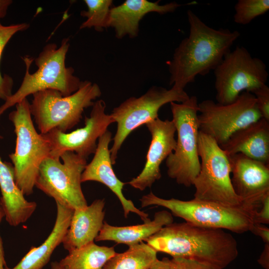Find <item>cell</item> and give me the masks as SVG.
<instances>
[{"instance_id": "6da1fadb", "label": "cell", "mask_w": 269, "mask_h": 269, "mask_svg": "<svg viewBox=\"0 0 269 269\" xmlns=\"http://www.w3.org/2000/svg\"><path fill=\"white\" fill-rule=\"evenodd\" d=\"M187 15L189 35L182 40L172 59L167 62L169 84L181 90L194 82L196 76L214 70L240 36L237 30L209 26L190 9Z\"/></svg>"}, {"instance_id": "7a4b0ae2", "label": "cell", "mask_w": 269, "mask_h": 269, "mask_svg": "<svg viewBox=\"0 0 269 269\" xmlns=\"http://www.w3.org/2000/svg\"><path fill=\"white\" fill-rule=\"evenodd\" d=\"M144 242L156 252L224 269L238 256L235 238L227 231L187 222L165 226Z\"/></svg>"}, {"instance_id": "3957f363", "label": "cell", "mask_w": 269, "mask_h": 269, "mask_svg": "<svg viewBox=\"0 0 269 269\" xmlns=\"http://www.w3.org/2000/svg\"><path fill=\"white\" fill-rule=\"evenodd\" d=\"M69 46V38H65L58 47L53 43L46 45L35 59L23 57L26 68L22 81L17 90L0 106V117L9 108L38 92L52 89L67 96L79 89L82 81L74 75V69L65 64Z\"/></svg>"}, {"instance_id": "277c9868", "label": "cell", "mask_w": 269, "mask_h": 269, "mask_svg": "<svg viewBox=\"0 0 269 269\" xmlns=\"http://www.w3.org/2000/svg\"><path fill=\"white\" fill-rule=\"evenodd\" d=\"M101 94L99 86L88 80L82 81L79 89L67 96L57 90H44L32 95L30 111L40 134L54 129L66 133L80 123L85 109L92 107Z\"/></svg>"}, {"instance_id": "5b68a950", "label": "cell", "mask_w": 269, "mask_h": 269, "mask_svg": "<svg viewBox=\"0 0 269 269\" xmlns=\"http://www.w3.org/2000/svg\"><path fill=\"white\" fill-rule=\"evenodd\" d=\"M15 106V110L9 113L8 118L14 126L16 145L9 157L17 186L24 195L28 196L33 192L41 164L50 156V144L44 134L35 129L27 98Z\"/></svg>"}, {"instance_id": "8992f818", "label": "cell", "mask_w": 269, "mask_h": 269, "mask_svg": "<svg viewBox=\"0 0 269 269\" xmlns=\"http://www.w3.org/2000/svg\"><path fill=\"white\" fill-rule=\"evenodd\" d=\"M142 207L156 205L166 208L186 222L206 228L242 234L254 224V214L242 206L233 207L193 198L185 201L159 197L151 191L140 199Z\"/></svg>"}, {"instance_id": "52a82bcc", "label": "cell", "mask_w": 269, "mask_h": 269, "mask_svg": "<svg viewBox=\"0 0 269 269\" xmlns=\"http://www.w3.org/2000/svg\"><path fill=\"white\" fill-rule=\"evenodd\" d=\"M170 104L177 137L174 151L165 159L167 173L178 184L189 187L193 186L200 168L197 98L192 96L182 103Z\"/></svg>"}, {"instance_id": "ba28073f", "label": "cell", "mask_w": 269, "mask_h": 269, "mask_svg": "<svg viewBox=\"0 0 269 269\" xmlns=\"http://www.w3.org/2000/svg\"><path fill=\"white\" fill-rule=\"evenodd\" d=\"M198 150L200 168L193 184L194 198L229 206L243 207L232 186L228 156L212 138L201 132Z\"/></svg>"}, {"instance_id": "9c48e42d", "label": "cell", "mask_w": 269, "mask_h": 269, "mask_svg": "<svg viewBox=\"0 0 269 269\" xmlns=\"http://www.w3.org/2000/svg\"><path fill=\"white\" fill-rule=\"evenodd\" d=\"M189 97L184 90L173 86L167 89L153 86L141 96L131 97L115 107L111 114L117 124L113 144L110 149L112 164L116 163L119 151L133 131L158 118V112L165 104L182 103Z\"/></svg>"}, {"instance_id": "30bf717a", "label": "cell", "mask_w": 269, "mask_h": 269, "mask_svg": "<svg viewBox=\"0 0 269 269\" xmlns=\"http://www.w3.org/2000/svg\"><path fill=\"white\" fill-rule=\"evenodd\" d=\"M60 159L50 156L41 164L35 186L53 198L56 203L73 210L88 206L81 188L82 174L87 159L72 151H66Z\"/></svg>"}, {"instance_id": "8fae6325", "label": "cell", "mask_w": 269, "mask_h": 269, "mask_svg": "<svg viewBox=\"0 0 269 269\" xmlns=\"http://www.w3.org/2000/svg\"><path fill=\"white\" fill-rule=\"evenodd\" d=\"M213 71L216 99L221 104L231 103L242 92L252 93L266 84L269 76L265 63L243 46L229 51Z\"/></svg>"}, {"instance_id": "7c38bea8", "label": "cell", "mask_w": 269, "mask_h": 269, "mask_svg": "<svg viewBox=\"0 0 269 269\" xmlns=\"http://www.w3.org/2000/svg\"><path fill=\"white\" fill-rule=\"evenodd\" d=\"M200 132L212 138L219 145L234 133L262 117L251 93L242 92L233 102L221 104L211 100L198 103Z\"/></svg>"}, {"instance_id": "4fadbf2b", "label": "cell", "mask_w": 269, "mask_h": 269, "mask_svg": "<svg viewBox=\"0 0 269 269\" xmlns=\"http://www.w3.org/2000/svg\"><path fill=\"white\" fill-rule=\"evenodd\" d=\"M89 117H85V126L70 133L54 129L43 134L50 144V157L60 159L66 151H72L87 159L94 154L99 138L115 121L111 114L105 113L106 105L103 100L94 102Z\"/></svg>"}, {"instance_id": "5bb4252c", "label": "cell", "mask_w": 269, "mask_h": 269, "mask_svg": "<svg viewBox=\"0 0 269 269\" xmlns=\"http://www.w3.org/2000/svg\"><path fill=\"white\" fill-rule=\"evenodd\" d=\"M231 182L242 206L254 214L269 193V165L242 153L228 156Z\"/></svg>"}, {"instance_id": "9a60e30c", "label": "cell", "mask_w": 269, "mask_h": 269, "mask_svg": "<svg viewBox=\"0 0 269 269\" xmlns=\"http://www.w3.org/2000/svg\"><path fill=\"white\" fill-rule=\"evenodd\" d=\"M145 125L151 136L145 163L141 172L127 183L140 191L151 187L161 178L160 165L174 151L176 144V129L172 120L158 118Z\"/></svg>"}, {"instance_id": "2e32d148", "label": "cell", "mask_w": 269, "mask_h": 269, "mask_svg": "<svg viewBox=\"0 0 269 269\" xmlns=\"http://www.w3.org/2000/svg\"><path fill=\"white\" fill-rule=\"evenodd\" d=\"M112 136V133L107 130L99 138L94 156L91 162L87 164L82 174L81 182L94 181L104 184L119 199L126 218L130 212H133L139 216L144 222H147L150 220L148 214L137 208L133 201L127 199L123 194V188L126 183L118 179L112 167L109 148L113 139Z\"/></svg>"}, {"instance_id": "e0dca14e", "label": "cell", "mask_w": 269, "mask_h": 269, "mask_svg": "<svg viewBox=\"0 0 269 269\" xmlns=\"http://www.w3.org/2000/svg\"><path fill=\"white\" fill-rule=\"evenodd\" d=\"M147 0H126L121 4L112 7L108 20V27L114 29L118 39L126 35L136 37L139 32V22L147 13L152 12L164 14L174 12L181 5L173 1L160 4Z\"/></svg>"}, {"instance_id": "ac0fdd59", "label": "cell", "mask_w": 269, "mask_h": 269, "mask_svg": "<svg viewBox=\"0 0 269 269\" xmlns=\"http://www.w3.org/2000/svg\"><path fill=\"white\" fill-rule=\"evenodd\" d=\"M220 146L228 156L242 153L269 165V122L262 118L234 133Z\"/></svg>"}, {"instance_id": "d6986e66", "label": "cell", "mask_w": 269, "mask_h": 269, "mask_svg": "<svg viewBox=\"0 0 269 269\" xmlns=\"http://www.w3.org/2000/svg\"><path fill=\"white\" fill-rule=\"evenodd\" d=\"M105 202L96 199L89 206L74 210L62 244L69 252L93 243L104 224Z\"/></svg>"}, {"instance_id": "ffe728a7", "label": "cell", "mask_w": 269, "mask_h": 269, "mask_svg": "<svg viewBox=\"0 0 269 269\" xmlns=\"http://www.w3.org/2000/svg\"><path fill=\"white\" fill-rule=\"evenodd\" d=\"M0 206L7 222L11 226L16 227L26 222L34 212L37 204L25 198L16 184L12 163L3 161L0 158Z\"/></svg>"}, {"instance_id": "44dd1931", "label": "cell", "mask_w": 269, "mask_h": 269, "mask_svg": "<svg viewBox=\"0 0 269 269\" xmlns=\"http://www.w3.org/2000/svg\"><path fill=\"white\" fill-rule=\"evenodd\" d=\"M57 215L52 230L45 241L37 247H32L14 267L4 269H42L49 262L54 250L61 243L69 227L74 210L56 203Z\"/></svg>"}, {"instance_id": "7402d4cb", "label": "cell", "mask_w": 269, "mask_h": 269, "mask_svg": "<svg viewBox=\"0 0 269 269\" xmlns=\"http://www.w3.org/2000/svg\"><path fill=\"white\" fill-rule=\"evenodd\" d=\"M173 221L172 214L163 210L156 212L152 220L136 225L118 227L104 222L95 241H112L130 247L144 241Z\"/></svg>"}, {"instance_id": "603a6c76", "label": "cell", "mask_w": 269, "mask_h": 269, "mask_svg": "<svg viewBox=\"0 0 269 269\" xmlns=\"http://www.w3.org/2000/svg\"><path fill=\"white\" fill-rule=\"evenodd\" d=\"M116 253L113 247L100 246L93 242L69 252L59 263L63 269H103Z\"/></svg>"}, {"instance_id": "cb8c5ba5", "label": "cell", "mask_w": 269, "mask_h": 269, "mask_svg": "<svg viewBox=\"0 0 269 269\" xmlns=\"http://www.w3.org/2000/svg\"><path fill=\"white\" fill-rule=\"evenodd\" d=\"M157 260V252L142 242L130 246L124 253H116L103 269H147Z\"/></svg>"}, {"instance_id": "d4e9b609", "label": "cell", "mask_w": 269, "mask_h": 269, "mask_svg": "<svg viewBox=\"0 0 269 269\" xmlns=\"http://www.w3.org/2000/svg\"><path fill=\"white\" fill-rule=\"evenodd\" d=\"M87 10H82L80 15L86 20L80 25V29L94 28L98 31H102L108 27V20L112 0H84Z\"/></svg>"}, {"instance_id": "484cf974", "label": "cell", "mask_w": 269, "mask_h": 269, "mask_svg": "<svg viewBox=\"0 0 269 269\" xmlns=\"http://www.w3.org/2000/svg\"><path fill=\"white\" fill-rule=\"evenodd\" d=\"M29 26V24L26 23L5 26L0 22V62L3 50L11 38L17 32L27 29ZM13 85L12 78L7 74L2 75L0 71V99L5 101L12 95Z\"/></svg>"}, {"instance_id": "4316f807", "label": "cell", "mask_w": 269, "mask_h": 269, "mask_svg": "<svg viewBox=\"0 0 269 269\" xmlns=\"http://www.w3.org/2000/svg\"><path fill=\"white\" fill-rule=\"evenodd\" d=\"M234 21L246 25L269 10V0H239L235 4Z\"/></svg>"}, {"instance_id": "83f0119b", "label": "cell", "mask_w": 269, "mask_h": 269, "mask_svg": "<svg viewBox=\"0 0 269 269\" xmlns=\"http://www.w3.org/2000/svg\"><path fill=\"white\" fill-rule=\"evenodd\" d=\"M256 99L257 106L262 117L269 122V88L264 85L252 93Z\"/></svg>"}, {"instance_id": "f1b7e54d", "label": "cell", "mask_w": 269, "mask_h": 269, "mask_svg": "<svg viewBox=\"0 0 269 269\" xmlns=\"http://www.w3.org/2000/svg\"><path fill=\"white\" fill-rule=\"evenodd\" d=\"M171 269H221L218 267L193 260L172 258Z\"/></svg>"}, {"instance_id": "f546056e", "label": "cell", "mask_w": 269, "mask_h": 269, "mask_svg": "<svg viewBox=\"0 0 269 269\" xmlns=\"http://www.w3.org/2000/svg\"><path fill=\"white\" fill-rule=\"evenodd\" d=\"M254 222L264 225L269 224V193L264 197L260 206L255 212Z\"/></svg>"}, {"instance_id": "4dcf8cb0", "label": "cell", "mask_w": 269, "mask_h": 269, "mask_svg": "<svg viewBox=\"0 0 269 269\" xmlns=\"http://www.w3.org/2000/svg\"><path fill=\"white\" fill-rule=\"evenodd\" d=\"M250 231L260 237L265 244L269 243V228L266 225L254 223Z\"/></svg>"}, {"instance_id": "1f68e13d", "label": "cell", "mask_w": 269, "mask_h": 269, "mask_svg": "<svg viewBox=\"0 0 269 269\" xmlns=\"http://www.w3.org/2000/svg\"><path fill=\"white\" fill-rule=\"evenodd\" d=\"M258 263L265 269H269V243L265 244L263 250L258 259Z\"/></svg>"}, {"instance_id": "d6a6232c", "label": "cell", "mask_w": 269, "mask_h": 269, "mask_svg": "<svg viewBox=\"0 0 269 269\" xmlns=\"http://www.w3.org/2000/svg\"><path fill=\"white\" fill-rule=\"evenodd\" d=\"M147 269H171V260L166 258L161 260L158 259L149 268Z\"/></svg>"}, {"instance_id": "836d02e7", "label": "cell", "mask_w": 269, "mask_h": 269, "mask_svg": "<svg viewBox=\"0 0 269 269\" xmlns=\"http://www.w3.org/2000/svg\"><path fill=\"white\" fill-rule=\"evenodd\" d=\"M5 217V214L2 208L0 206V224L3 218ZM6 266L4 258V253L3 247L2 239L0 235V269H4Z\"/></svg>"}, {"instance_id": "e575fe53", "label": "cell", "mask_w": 269, "mask_h": 269, "mask_svg": "<svg viewBox=\"0 0 269 269\" xmlns=\"http://www.w3.org/2000/svg\"><path fill=\"white\" fill-rule=\"evenodd\" d=\"M12 2L11 0H0V19L5 17L8 8Z\"/></svg>"}, {"instance_id": "d590c367", "label": "cell", "mask_w": 269, "mask_h": 269, "mask_svg": "<svg viewBox=\"0 0 269 269\" xmlns=\"http://www.w3.org/2000/svg\"><path fill=\"white\" fill-rule=\"evenodd\" d=\"M51 269H63L60 266L59 262H54L51 264Z\"/></svg>"}]
</instances>
